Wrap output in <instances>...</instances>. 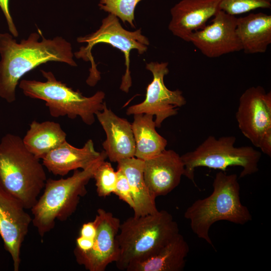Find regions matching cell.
Instances as JSON below:
<instances>
[{"instance_id": "f1b7e54d", "label": "cell", "mask_w": 271, "mask_h": 271, "mask_svg": "<svg viewBox=\"0 0 271 271\" xmlns=\"http://www.w3.org/2000/svg\"><path fill=\"white\" fill-rule=\"evenodd\" d=\"M258 148H260L263 153L269 157H271V129L263 134L260 141Z\"/></svg>"}, {"instance_id": "7402d4cb", "label": "cell", "mask_w": 271, "mask_h": 271, "mask_svg": "<svg viewBox=\"0 0 271 271\" xmlns=\"http://www.w3.org/2000/svg\"><path fill=\"white\" fill-rule=\"evenodd\" d=\"M66 136L59 123L33 120L23 141L26 148L40 160L65 142Z\"/></svg>"}, {"instance_id": "e0dca14e", "label": "cell", "mask_w": 271, "mask_h": 271, "mask_svg": "<svg viewBox=\"0 0 271 271\" xmlns=\"http://www.w3.org/2000/svg\"><path fill=\"white\" fill-rule=\"evenodd\" d=\"M100 154L95 151L92 140H88L82 148L74 147L66 141L45 156L42 164L53 175L64 176L72 170L86 169Z\"/></svg>"}, {"instance_id": "4316f807", "label": "cell", "mask_w": 271, "mask_h": 271, "mask_svg": "<svg viewBox=\"0 0 271 271\" xmlns=\"http://www.w3.org/2000/svg\"><path fill=\"white\" fill-rule=\"evenodd\" d=\"M9 0H0V8L6 18L10 33L15 37L19 36V33L11 16L9 5Z\"/></svg>"}, {"instance_id": "44dd1931", "label": "cell", "mask_w": 271, "mask_h": 271, "mask_svg": "<svg viewBox=\"0 0 271 271\" xmlns=\"http://www.w3.org/2000/svg\"><path fill=\"white\" fill-rule=\"evenodd\" d=\"M133 115L131 124L135 142L134 157L145 161L160 154L168 142L156 130L154 116L147 113Z\"/></svg>"}, {"instance_id": "8992f818", "label": "cell", "mask_w": 271, "mask_h": 271, "mask_svg": "<svg viewBox=\"0 0 271 271\" xmlns=\"http://www.w3.org/2000/svg\"><path fill=\"white\" fill-rule=\"evenodd\" d=\"M40 71L45 81L23 79L19 82V87L26 96L44 100L52 117L67 116L73 119L79 116L86 124L94 122L96 113L103 109L105 103L103 91L86 97L57 80L51 71Z\"/></svg>"}, {"instance_id": "3957f363", "label": "cell", "mask_w": 271, "mask_h": 271, "mask_svg": "<svg viewBox=\"0 0 271 271\" xmlns=\"http://www.w3.org/2000/svg\"><path fill=\"white\" fill-rule=\"evenodd\" d=\"M212 186V193L194 202L187 208L184 217L190 220L193 233L214 248L209 233L214 223L224 220L244 225L251 221L252 217L241 202L236 174L227 175L222 171L217 173Z\"/></svg>"}, {"instance_id": "83f0119b", "label": "cell", "mask_w": 271, "mask_h": 271, "mask_svg": "<svg viewBox=\"0 0 271 271\" xmlns=\"http://www.w3.org/2000/svg\"><path fill=\"white\" fill-rule=\"evenodd\" d=\"M96 232V224L93 220L84 223L80 230L79 235L87 238L94 239Z\"/></svg>"}, {"instance_id": "52a82bcc", "label": "cell", "mask_w": 271, "mask_h": 271, "mask_svg": "<svg viewBox=\"0 0 271 271\" xmlns=\"http://www.w3.org/2000/svg\"><path fill=\"white\" fill-rule=\"evenodd\" d=\"M77 41L79 43H86L74 53L77 59L89 61L91 67L86 83L90 86H95L100 80V73L97 69L91 51L93 47L100 43L107 44L120 50L124 55L125 71L122 77L120 89L127 93L132 85V80L129 69L130 52L137 50L139 54L145 53L150 45L148 38L142 34L141 29L131 31L124 29L119 19L109 14L102 19L101 25L95 32L84 36L79 37Z\"/></svg>"}, {"instance_id": "cb8c5ba5", "label": "cell", "mask_w": 271, "mask_h": 271, "mask_svg": "<svg viewBox=\"0 0 271 271\" xmlns=\"http://www.w3.org/2000/svg\"><path fill=\"white\" fill-rule=\"evenodd\" d=\"M99 197H105L113 193L116 181V172L111 164L105 160L97 167L93 175Z\"/></svg>"}, {"instance_id": "ffe728a7", "label": "cell", "mask_w": 271, "mask_h": 271, "mask_svg": "<svg viewBox=\"0 0 271 271\" xmlns=\"http://www.w3.org/2000/svg\"><path fill=\"white\" fill-rule=\"evenodd\" d=\"M117 163V168L124 173L130 186L134 202V216H144L158 212L156 198L151 194L144 180V161L132 157Z\"/></svg>"}, {"instance_id": "7c38bea8", "label": "cell", "mask_w": 271, "mask_h": 271, "mask_svg": "<svg viewBox=\"0 0 271 271\" xmlns=\"http://www.w3.org/2000/svg\"><path fill=\"white\" fill-rule=\"evenodd\" d=\"M236 18L219 10L210 24L191 34L189 42L210 58L242 51L236 31Z\"/></svg>"}, {"instance_id": "30bf717a", "label": "cell", "mask_w": 271, "mask_h": 271, "mask_svg": "<svg viewBox=\"0 0 271 271\" xmlns=\"http://www.w3.org/2000/svg\"><path fill=\"white\" fill-rule=\"evenodd\" d=\"M94 220L96 232L92 248L85 252L74 250L77 262L89 271H104L119 257L117 241L120 221L110 212L99 208Z\"/></svg>"}, {"instance_id": "ba28073f", "label": "cell", "mask_w": 271, "mask_h": 271, "mask_svg": "<svg viewBox=\"0 0 271 271\" xmlns=\"http://www.w3.org/2000/svg\"><path fill=\"white\" fill-rule=\"evenodd\" d=\"M236 140L233 136H208L195 150L181 156L184 176L195 184V171L200 167L225 172L229 167L239 166L242 169L239 178L257 172L261 152L251 146L235 147Z\"/></svg>"}, {"instance_id": "277c9868", "label": "cell", "mask_w": 271, "mask_h": 271, "mask_svg": "<svg viewBox=\"0 0 271 271\" xmlns=\"http://www.w3.org/2000/svg\"><path fill=\"white\" fill-rule=\"evenodd\" d=\"M104 151L89 167L74 170L67 178L46 180L43 194L31 209L32 223L43 237L55 226L56 220L66 221L77 209L81 197L87 193L86 186L97 167L107 158Z\"/></svg>"}, {"instance_id": "d6986e66", "label": "cell", "mask_w": 271, "mask_h": 271, "mask_svg": "<svg viewBox=\"0 0 271 271\" xmlns=\"http://www.w3.org/2000/svg\"><path fill=\"white\" fill-rule=\"evenodd\" d=\"M236 31L244 53H263L271 44V15L259 12L237 18Z\"/></svg>"}, {"instance_id": "5b68a950", "label": "cell", "mask_w": 271, "mask_h": 271, "mask_svg": "<svg viewBox=\"0 0 271 271\" xmlns=\"http://www.w3.org/2000/svg\"><path fill=\"white\" fill-rule=\"evenodd\" d=\"M178 233V223L166 210L129 217L120 223L116 237L117 268L125 270L130 262L156 252Z\"/></svg>"}, {"instance_id": "603a6c76", "label": "cell", "mask_w": 271, "mask_h": 271, "mask_svg": "<svg viewBox=\"0 0 271 271\" xmlns=\"http://www.w3.org/2000/svg\"><path fill=\"white\" fill-rule=\"evenodd\" d=\"M142 0H99L98 6L101 10L112 14L123 23L127 22L135 28L134 11Z\"/></svg>"}, {"instance_id": "8fae6325", "label": "cell", "mask_w": 271, "mask_h": 271, "mask_svg": "<svg viewBox=\"0 0 271 271\" xmlns=\"http://www.w3.org/2000/svg\"><path fill=\"white\" fill-rule=\"evenodd\" d=\"M235 117L241 133L258 148L263 134L271 129V92L261 86L246 89L239 97Z\"/></svg>"}, {"instance_id": "9a60e30c", "label": "cell", "mask_w": 271, "mask_h": 271, "mask_svg": "<svg viewBox=\"0 0 271 271\" xmlns=\"http://www.w3.org/2000/svg\"><path fill=\"white\" fill-rule=\"evenodd\" d=\"M221 0H181L171 9L168 29L175 36L189 42L194 32L206 26L207 22L220 10Z\"/></svg>"}, {"instance_id": "5bb4252c", "label": "cell", "mask_w": 271, "mask_h": 271, "mask_svg": "<svg viewBox=\"0 0 271 271\" xmlns=\"http://www.w3.org/2000/svg\"><path fill=\"white\" fill-rule=\"evenodd\" d=\"M184 166L180 156L172 150L163 151L144 161V178L153 196H165L180 184Z\"/></svg>"}, {"instance_id": "ac0fdd59", "label": "cell", "mask_w": 271, "mask_h": 271, "mask_svg": "<svg viewBox=\"0 0 271 271\" xmlns=\"http://www.w3.org/2000/svg\"><path fill=\"white\" fill-rule=\"evenodd\" d=\"M189 246L178 233L156 252L130 262L127 271H181L186 265Z\"/></svg>"}, {"instance_id": "2e32d148", "label": "cell", "mask_w": 271, "mask_h": 271, "mask_svg": "<svg viewBox=\"0 0 271 271\" xmlns=\"http://www.w3.org/2000/svg\"><path fill=\"white\" fill-rule=\"evenodd\" d=\"M95 116L106 133L102 146L109 160L117 162L134 157L135 142L131 123L108 108L106 103Z\"/></svg>"}, {"instance_id": "484cf974", "label": "cell", "mask_w": 271, "mask_h": 271, "mask_svg": "<svg viewBox=\"0 0 271 271\" xmlns=\"http://www.w3.org/2000/svg\"><path fill=\"white\" fill-rule=\"evenodd\" d=\"M116 172V181L113 193L117 195L120 199L127 203L133 209L134 202L127 179L120 169L117 168Z\"/></svg>"}, {"instance_id": "6da1fadb", "label": "cell", "mask_w": 271, "mask_h": 271, "mask_svg": "<svg viewBox=\"0 0 271 271\" xmlns=\"http://www.w3.org/2000/svg\"><path fill=\"white\" fill-rule=\"evenodd\" d=\"M0 97L9 103L16 100L21 78L39 65L54 61L77 66L70 42L60 36L46 39L40 30L20 42L11 33H0Z\"/></svg>"}, {"instance_id": "9c48e42d", "label": "cell", "mask_w": 271, "mask_h": 271, "mask_svg": "<svg viewBox=\"0 0 271 271\" xmlns=\"http://www.w3.org/2000/svg\"><path fill=\"white\" fill-rule=\"evenodd\" d=\"M168 62H151L146 63V69L153 75V80L148 85L146 97L141 103L128 107V115L139 113L150 114L156 116V127L160 128L167 118L178 113V107L186 103L182 92L169 89L165 84L164 77L169 72Z\"/></svg>"}, {"instance_id": "4fadbf2b", "label": "cell", "mask_w": 271, "mask_h": 271, "mask_svg": "<svg viewBox=\"0 0 271 271\" xmlns=\"http://www.w3.org/2000/svg\"><path fill=\"white\" fill-rule=\"evenodd\" d=\"M16 198L0 189V236L10 254L14 270H19L21 249L32 217Z\"/></svg>"}, {"instance_id": "d4e9b609", "label": "cell", "mask_w": 271, "mask_h": 271, "mask_svg": "<svg viewBox=\"0 0 271 271\" xmlns=\"http://www.w3.org/2000/svg\"><path fill=\"white\" fill-rule=\"evenodd\" d=\"M220 10L233 16L257 9H270L271 0H221Z\"/></svg>"}, {"instance_id": "7a4b0ae2", "label": "cell", "mask_w": 271, "mask_h": 271, "mask_svg": "<svg viewBox=\"0 0 271 271\" xmlns=\"http://www.w3.org/2000/svg\"><path fill=\"white\" fill-rule=\"evenodd\" d=\"M43 164L19 136L7 133L0 140V189L18 199L26 209L36 203L47 176Z\"/></svg>"}]
</instances>
